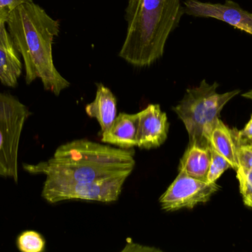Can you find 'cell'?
<instances>
[{
	"label": "cell",
	"instance_id": "6da1fadb",
	"mask_svg": "<svg viewBox=\"0 0 252 252\" xmlns=\"http://www.w3.org/2000/svg\"><path fill=\"white\" fill-rule=\"evenodd\" d=\"M5 23L16 50L23 57L27 84L39 78L44 89L56 96L69 87L70 83L53 62V44L60 32L59 21L32 1L16 7Z\"/></svg>",
	"mask_w": 252,
	"mask_h": 252
},
{
	"label": "cell",
	"instance_id": "7a4b0ae2",
	"mask_svg": "<svg viewBox=\"0 0 252 252\" xmlns=\"http://www.w3.org/2000/svg\"><path fill=\"white\" fill-rule=\"evenodd\" d=\"M181 1L127 0V31L120 57L136 68H145L158 60L185 13Z\"/></svg>",
	"mask_w": 252,
	"mask_h": 252
},
{
	"label": "cell",
	"instance_id": "3957f363",
	"mask_svg": "<svg viewBox=\"0 0 252 252\" xmlns=\"http://www.w3.org/2000/svg\"><path fill=\"white\" fill-rule=\"evenodd\" d=\"M219 84H209L202 80L198 87L188 89L183 99L173 111L185 124L189 136V143L210 146L212 130L220 119L225 105L241 93L240 90L219 93Z\"/></svg>",
	"mask_w": 252,
	"mask_h": 252
},
{
	"label": "cell",
	"instance_id": "277c9868",
	"mask_svg": "<svg viewBox=\"0 0 252 252\" xmlns=\"http://www.w3.org/2000/svg\"><path fill=\"white\" fill-rule=\"evenodd\" d=\"M53 158L88 173L109 170L133 171L135 166L133 149L115 148L87 139L62 145L56 149Z\"/></svg>",
	"mask_w": 252,
	"mask_h": 252
},
{
	"label": "cell",
	"instance_id": "5b68a950",
	"mask_svg": "<svg viewBox=\"0 0 252 252\" xmlns=\"http://www.w3.org/2000/svg\"><path fill=\"white\" fill-rule=\"evenodd\" d=\"M30 112L17 99L0 93V176L18 180L21 135Z\"/></svg>",
	"mask_w": 252,
	"mask_h": 252
},
{
	"label": "cell",
	"instance_id": "8992f818",
	"mask_svg": "<svg viewBox=\"0 0 252 252\" xmlns=\"http://www.w3.org/2000/svg\"><path fill=\"white\" fill-rule=\"evenodd\" d=\"M127 179L121 176L94 182L46 179L41 196L50 204L69 200L114 202L119 198Z\"/></svg>",
	"mask_w": 252,
	"mask_h": 252
},
{
	"label": "cell",
	"instance_id": "52a82bcc",
	"mask_svg": "<svg viewBox=\"0 0 252 252\" xmlns=\"http://www.w3.org/2000/svg\"><path fill=\"white\" fill-rule=\"evenodd\" d=\"M220 189L216 183L198 180L179 171L176 179L160 197L161 209L165 212H175L182 209H192L205 204Z\"/></svg>",
	"mask_w": 252,
	"mask_h": 252
},
{
	"label": "cell",
	"instance_id": "ba28073f",
	"mask_svg": "<svg viewBox=\"0 0 252 252\" xmlns=\"http://www.w3.org/2000/svg\"><path fill=\"white\" fill-rule=\"evenodd\" d=\"M184 4L187 14L218 19L252 35V13L232 0H226L224 4L186 0Z\"/></svg>",
	"mask_w": 252,
	"mask_h": 252
},
{
	"label": "cell",
	"instance_id": "9c48e42d",
	"mask_svg": "<svg viewBox=\"0 0 252 252\" xmlns=\"http://www.w3.org/2000/svg\"><path fill=\"white\" fill-rule=\"evenodd\" d=\"M137 146L151 149L162 145L167 139V114L158 105H149L138 112Z\"/></svg>",
	"mask_w": 252,
	"mask_h": 252
},
{
	"label": "cell",
	"instance_id": "30bf717a",
	"mask_svg": "<svg viewBox=\"0 0 252 252\" xmlns=\"http://www.w3.org/2000/svg\"><path fill=\"white\" fill-rule=\"evenodd\" d=\"M5 24L0 22V81L7 87H14L22 74V63Z\"/></svg>",
	"mask_w": 252,
	"mask_h": 252
},
{
	"label": "cell",
	"instance_id": "8fae6325",
	"mask_svg": "<svg viewBox=\"0 0 252 252\" xmlns=\"http://www.w3.org/2000/svg\"><path fill=\"white\" fill-rule=\"evenodd\" d=\"M138 115L122 112L109 129L102 133L101 142L121 149L137 146Z\"/></svg>",
	"mask_w": 252,
	"mask_h": 252
},
{
	"label": "cell",
	"instance_id": "7c38bea8",
	"mask_svg": "<svg viewBox=\"0 0 252 252\" xmlns=\"http://www.w3.org/2000/svg\"><path fill=\"white\" fill-rule=\"evenodd\" d=\"M86 112L100 124L101 133L110 127L117 117V99L110 89L97 84L95 99L86 107Z\"/></svg>",
	"mask_w": 252,
	"mask_h": 252
},
{
	"label": "cell",
	"instance_id": "4fadbf2b",
	"mask_svg": "<svg viewBox=\"0 0 252 252\" xmlns=\"http://www.w3.org/2000/svg\"><path fill=\"white\" fill-rule=\"evenodd\" d=\"M237 133L238 130L229 129L221 120L219 119L210 137V148L226 158L232 168L235 170L239 167Z\"/></svg>",
	"mask_w": 252,
	"mask_h": 252
},
{
	"label": "cell",
	"instance_id": "5bb4252c",
	"mask_svg": "<svg viewBox=\"0 0 252 252\" xmlns=\"http://www.w3.org/2000/svg\"><path fill=\"white\" fill-rule=\"evenodd\" d=\"M210 147L195 143H189L181 158L179 171L198 180H206L210 167Z\"/></svg>",
	"mask_w": 252,
	"mask_h": 252
},
{
	"label": "cell",
	"instance_id": "9a60e30c",
	"mask_svg": "<svg viewBox=\"0 0 252 252\" xmlns=\"http://www.w3.org/2000/svg\"><path fill=\"white\" fill-rule=\"evenodd\" d=\"M16 244L22 252H41L45 248L44 238L35 231H26L21 234Z\"/></svg>",
	"mask_w": 252,
	"mask_h": 252
},
{
	"label": "cell",
	"instance_id": "2e32d148",
	"mask_svg": "<svg viewBox=\"0 0 252 252\" xmlns=\"http://www.w3.org/2000/svg\"><path fill=\"white\" fill-rule=\"evenodd\" d=\"M210 153H211V159H210V167H209L206 181L208 183H216L223 173L229 168H232V166L226 158L211 148H210Z\"/></svg>",
	"mask_w": 252,
	"mask_h": 252
},
{
	"label": "cell",
	"instance_id": "e0dca14e",
	"mask_svg": "<svg viewBox=\"0 0 252 252\" xmlns=\"http://www.w3.org/2000/svg\"><path fill=\"white\" fill-rule=\"evenodd\" d=\"M236 172L244 204L252 208V170L239 167Z\"/></svg>",
	"mask_w": 252,
	"mask_h": 252
},
{
	"label": "cell",
	"instance_id": "ac0fdd59",
	"mask_svg": "<svg viewBox=\"0 0 252 252\" xmlns=\"http://www.w3.org/2000/svg\"><path fill=\"white\" fill-rule=\"evenodd\" d=\"M31 1L32 0H0V22H6L8 15L16 7Z\"/></svg>",
	"mask_w": 252,
	"mask_h": 252
},
{
	"label": "cell",
	"instance_id": "d6986e66",
	"mask_svg": "<svg viewBox=\"0 0 252 252\" xmlns=\"http://www.w3.org/2000/svg\"><path fill=\"white\" fill-rule=\"evenodd\" d=\"M239 167L252 170V145H238Z\"/></svg>",
	"mask_w": 252,
	"mask_h": 252
},
{
	"label": "cell",
	"instance_id": "ffe728a7",
	"mask_svg": "<svg viewBox=\"0 0 252 252\" xmlns=\"http://www.w3.org/2000/svg\"><path fill=\"white\" fill-rule=\"evenodd\" d=\"M237 137H238V144L244 143V142L252 141V115L250 121L247 123L244 130H241V131H238V130Z\"/></svg>",
	"mask_w": 252,
	"mask_h": 252
},
{
	"label": "cell",
	"instance_id": "44dd1931",
	"mask_svg": "<svg viewBox=\"0 0 252 252\" xmlns=\"http://www.w3.org/2000/svg\"><path fill=\"white\" fill-rule=\"evenodd\" d=\"M243 97L246 98V99H250L252 100V90L250 91L247 92V93H244L242 95Z\"/></svg>",
	"mask_w": 252,
	"mask_h": 252
},
{
	"label": "cell",
	"instance_id": "7402d4cb",
	"mask_svg": "<svg viewBox=\"0 0 252 252\" xmlns=\"http://www.w3.org/2000/svg\"><path fill=\"white\" fill-rule=\"evenodd\" d=\"M241 144L252 145V141H250V142H244V143L239 144L238 145Z\"/></svg>",
	"mask_w": 252,
	"mask_h": 252
}]
</instances>
